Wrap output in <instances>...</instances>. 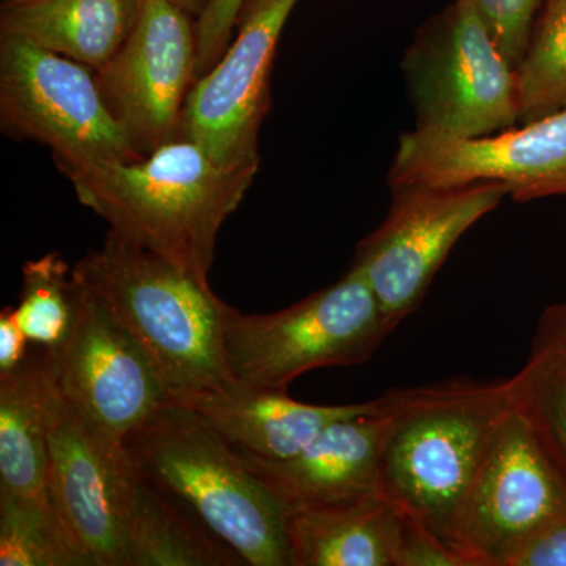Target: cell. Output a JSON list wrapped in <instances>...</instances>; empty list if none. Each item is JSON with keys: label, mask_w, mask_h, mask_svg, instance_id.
I'll list each match as a JSON object with an SVG mask.
<instances>
[{"label": "cell", "mask_w": 566, "mask_h": 566, "mask_svg": "<svg viewBox=\"0 0 566 566\" xmlns=\"http://www.w3.org/2000/svg\"><path fill=\"white\" fill-rule=\"evenodd\" d=\"M0 566H92L52 504L0 491Z\"/></svg>", "instance_id": "obj_22"}, {"label": "cell", "mask_w": 566, "mask_h": 566, "mask_svg": "<svg viewBox=\"0 0 566 566\" xmlns=\"http://www.w3.org/2000/svg\"><path fill=\"white\" fill-rule=\"evenodd\" d=\"M297 2L244 0L237 35L189 93L177 139L196 142L222 166L260 167V128L271 109L275 50Z\"/></svg>", "instance_id": "obj_11"}, {"label": "cell", "mask_w": 566, "mask_h": 566, "mask_svg": "<svg viewBox=\"0 0 566 566\" xmlns=\"http://www.w3.org/2000/svg\"><path fill=\"white\" fill-rule=\"evenodd\" d=\"M513 566H566V521L535 539Z\"/></svg>", "instance_id": "obj_29"}, {"label": "cell", "mask_w": 566, "mask_h": 566, "mask_svg": "<svg viewBox=\"0 0 566 566\" xmlns=\"http://www.w3.org/2000/svg\"><path fill=\"white\" fill-rule=\"evenodd\" d=\"M244 0H211L196 20V82L214 69L233 39Z\"/></svg>", "instance_id": "obj_26"}, {"label": "cell", "mask_w": 566, "mask_h": 566, "mask_svg": "<svg viewBox=\"0 0 566 566\" xmlns=\"http://www.w3.org/2000/svg\"><path fill=\"white\" fill-rule=\"evenodd\" d=\"M506 386L512 408L566 485V334L538 323L527 363Z\"/></svg>", "instance_id": "obj_21"}, {"label": "cell", "mask_w": 566, "mask_h": 566, "mask_svg": "<svg viewBox=\"0 0 566 566\" xmlns=\"http://www.w3.org/2000/svg\"><path fill=\"white\" fill-rule=\"evenodd\" d=\"M539 324H545L551 329L560 331V333L566 334V301L547 308L542 318H539Z\"/></svg>", "instance_id": "obj_30"}, {"label": "cell", "mask_w": 566, "mask_h": 566, "mask_svg": "<svg viewBox=\"0 0 566 566\" xmlns=\"http://www.w3.org/2000/svg\"><path fill=\"white\" fill-rule=\"evenodd\" d=\"M73 285V326L61 346L44 349V370L66 405L125 446L172 400L155 365L103 301L74 275Z\"/></svg>", "instance_id": "obj_10"}, {"label": "cell", "mask_w": 566, "mask_h": 566, "mask_svg": "<svg viewBox=\"0 0 566 566\" xmlns=\"http://www.w3.org/2000/svg\"><path fill=\"white\" fill-rule=\"evenodd\" d=\"M381 226L367 234L352 263L392 329L422 304L457 241L509 196L504 182L398 186Z\"/></svg>", "instance_id": "obj_8"}, {"label": "cell", "mask_w": 566, "mask_h": 566, "mask_svg": "<svg viewBox=\"0 0 566 566\" xmlns=\"http://www.w3.org/2000/svg\"><path fill=\"white\" fill-rule=\"evenodd\" d=\"M397 566H469L452 546L406 516L403 542Z\"/></svg>", "instance_id": "obj_27"}, {"label": "cell", "mask_w": 566, "mask_h": 566, "mask_svg": "<svg viewBox=\"0 0 566 566\" xmlns=\"http://www.w3.org/2000/svg\"><path fill=\"white\" fill-rule=\"evenodd\" d=\"M17 322L29 342L55 349L69 337L74 322L73 273L59 253H48L22 268Z\"/></svg>", "instance_id": "obj_23"}, {"label": "cell", "mask_w": 566, "mask_h": 566, "mask_svg": "<svg viewBox=\"0 0 566 566\" xmlns=\"http://www.w3.org/2000/svg\"><path fill=\"white\" fill-rule=\"evenodd\" d=\"M0 126L11 139L50 147L63 175L140 159L104 103L95 71L6 35H0Z\"/></svg>", "instance_id": "obj_7"}, {"label": "cell", "mask_w": 566, "mask_h": 566, "mask_svg": "<svg viewBox=\"0 0 566 566\" xmlns=\"http://www.w3.org/2000/svg\"><path fill=\"white\" fill-rule=\"evenodd\" d=\"M363 275L340 281L266 315L230 308L223 354L234 382L289 389L293 379L324 367L367 363L392 333Z\"/></svg>", "instance_id": "obj_5"}, {"label": "cell", "mask_w": 566, "mask_h": 566, "mask_svg": "<svg viewBox=\"0 0 566 566\" xmlns=\"http://www.w3.org/2000/svg\"><path fill=\"white\" fill-rule=\"evenodd\" d=\"M504 182L517 202L566 193V111L509 132L457 139L412 129L401 134L389 172L398 186Z\"/></svg>", "instance_id": "obj_13"}, {"label": "cell", "mask_w": 566, "mask_h": 566, "mask_svg": "<svg viewBox=\"0 0 566 566\" xmlns=\"http://www.w3.org/2000/svg\"><path fill=\"white\" fill-rule=\"evenodd\" d=\"M516 71L520 125L566 111V9L543 13Z\"/></svg>", "instance_id": "obj_24"}, {"label": "cell", "mask_w": 566, "mask_h": 566, "mask_svg": "<svg viewBox=\"0 0 566 566\" xmlns=\"http://www.w3.org/2000/svg\"><path fill=\"white\" fill-rule=\"evenodd\" d=\"M125 547L128 566L244 565L192 513L139 474L126 520Z\"/></svg>", "instance_id": "obj_20"}, {"label": "cell", "mask_w": 566, "mask_h": 566, "mask_svg": "<svg viewBox=\"0 0 566 566\" xmlns=\"http://www.w3.org/2000/svg\"><path fill=\"white\" fill-rule=\"evenodd\" d=\"M29 338L22 333L13 307L0 312V375L11 374L28 360Z\"/></svg>", "instance_id": "obj_28"}, {"label": "cell", "mask_w": 566, "mask_h": 566, "mask_svg": "<svg viewBox=\"0 0 566 566\" xmlns=\"http://www.w3.org/2000/svg\"><path fill=\"white\" fill-rule=\"evenodd\" d=\"M73 275L144 349L175 403L234 382L223 354L232 305L210 285L114 232Z\"/></svg>", "instance_id": "obj_3"}, {"label": "cell", "mask_w": 566, "mask_h": 566, "mask_svg": "<svg viewBox=\"0 0 566 566\" xmlns=\"http://www.w3.org/2000/svg\"><path fill=\"white\" fill-rule=\"evenodd\" d=\"M140 0H3L0 35L102 69L132 35Z\"/></svg>", "instance_id": "obj_18"}, {"label": "cell", "mask_w": 566, "mask_h": 566, "mask_svg": "<svg viewBox=\"0 0 566 566\" xmlns=\"http://www.w3.org/2000/svg\"><path fill=\"white\" fill-rule=\"evenodd\" d=\"M142 479L192 513L248 566H293L289 513L240 453L170 401L125 441Z\"/></svg>", "instance_id": "obj_4"}, {"label": "cell", "mask_w": 566, "mask_h": 566, "mask_svg": "<svg viewBox=\"0 0 566 566\" xmlns=\"http://www.w3.org/2000/svg\"><path fill=\"white\" fill-rule=\"evenodd\" d=\"M564 521V480L512 408L469 488L452 546L469 566H513L526 547Z\"/></svg>", "instance_id": "obj_9"}, {"label": "cell", "mask_w": 566, "mask_h": 566, "mask_svg": "<svg viewBox=\"0 0 566 566\" xmlns=\"http://www.w3.org/2000/svg\"><path fill=\"white\" fill-rule=\"evenodd\" d=\"M50 398L41 357L0 375V491L50 497Z\"/></svg>", "instance_id": "obj_19"}, {"label": "cell", "mask_w": 566, "mask_h": 566, "mask_svg": "<svg viewBox=\"0 0 566 566\" xmlns=\"http://www.w3.org/2000/svg\"><path fill=\"white\" fill-rule=\"evenodd\" d=\"M401 69L419 132L479 139L520 125L517 71L472 0L420 29Z\"/></svg>", "instance_id": "obj_6"}, {"label": "cell", "mask_w": 566, "mask_h": 566, "mask_svg": "<svg viewBox=\"0 0 566 566\" xmlns=\"http://www.w3.org/2000/svg\"><path fill=\"white\" fill-rule=\"evenodd\" d=\"M259 169L222 166L196 142L175 139L136 161L96 164L65 177L109 232L210 285L218 234Z\"/></svg>", "instance_id": "obj_1"}, {"label": "cell", "mask_w": 566, "mask_h": 566, "mask_svg": "<svg viewBox=\"0 0 566 566\" xmlns=\"http://www.w3.org/2000/svg\"><path fill=\"white\" fill-rule=\"evenodd\" d=\"M382 397L392 423L379 464L378 493L452 546L469 488L499 423L512 409L506 379L458 378L389 390Z\"/></svg>", "instance_id": "obj_2"}, {"label": "cell", "mask_w": 566, "mask_h": 566, "mask_svg": "<svg viewBox=\"0 0 566 566\" xmlns=\"http://www.w3.org/2000/svg\"><path fill=\"white\" fill-rule=\"evenodd\" d=\"M222 436L237 452L285 461L304 450L327 424L374 411L378 400L354 405H308L286 390L232 382L180 403Z\"/></svg>", "instance_id": "obj_16"}, {"label": "cell", "mask_w": 566, "mask_h": 566, "mask_svg": "<svg viewBox=\"0 0 566 566\" xmlns=\"http://www.w3.org/2000/svg\"><path fill=\"white\" fill-rule=\"evenodd\" d=\"M196 70V18L169 0H142L132 35L95 71L104 103L140 158L177 139Z\"/></svg>", "instance_id": "obj_12"}, {"label": "cell", "mask_w": 566, "mask_h": 566, "mask_svg": "<svg viewBox=\"0 0 566 566\" xmlns=\"http://www.w3.org/2000/svg\"><path fill=\"white\" fill-rule=\"evenodd\" d=\"M136 480L125 446L82 419L51 385L48 491L92 566H128L125 528Z\"/></svg>", "instance_id": "obj_14"}, {"label": "cell", "mask_w": 566, "mask_h": 566, "mask_svg": "<svg viewBox=\"0 0 566 566\" xmlns=\"http://www.w3.org/2000/svg\"><path fill=\"white\" fill-rule=\"evenodd\" d=\"M406 515L370 494L289 513L293 566H397Z\"/></svg>", "instance_id": "obj_17"}, {"label": "cell", "mask_w": 566, "mask_h": 566, "mask_svg": "<svg viewBox=\"0 0 566 566\" xmlns=\"http://www.w3.org/2000/svg\"><path fill=\"white\" fill-rule=\"evenodd\" d=\"M566 9V0H545V13Z\"/></svg>", "instance_id": "obj_32"}, {"label": "cell", "mask_w": 566, "mask_h": 566, "mask_svg": "<svg viewBox=\"0 0 566 566\" xmlns=\"http://www.w3.org/2000/svg\"><path fill=\"white\" fill-rule=\"evenodd\" d=\"M506 61L515 69L526 54L535 17L545 0H472Z\"/></svg>", "instance_id": "obj_25"}, {"label": "cell", "mask_w": 566, "mask_h": 566, "mask_svg": "<svg viewBox=\"0 0 566 566\" xmlns=\"http://www.w3.org/2000/svg\"><path fill=\"white\" fill-rule=\"evenodd\" d=\"M169 2H172L175 6L180 7V9L188 11V13L197 20V18L203 13L205 9L210 6L211 0H169Z\"/></svg>", "instance_id": "obj_31"}, {"label": "cell", "mask_w": 566, "mask_h": 566, "mask_svg": "<svg viewBox=\"0 0 566 566\" xmlns=\"http://www.w3.org/2000/svg\"><path fill=\"white\" fill-rule=\"evenodd\" d=\"M376 400L374 411L327 424L290 460L264 461L238 453L286 513L379 494V464L392 416L385 397Z\"/></svg>", "instance_id": "obj_15"}]
</instances>
